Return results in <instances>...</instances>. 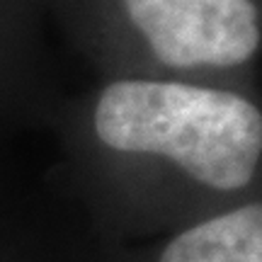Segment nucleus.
Wrapping results in <instances>:
<instances>
[{
	"instance_id": "f257e3e1",
	"label": "nucleus",
	"mask_w": 262,
	"mask_h": 262,
	"mask_svg": "<svg viewBox=\"0 0 262 262\" xmlns=\"http://www.w3.org/2000/svg\"><path fill=\"white\" fill-rule=\"evenodd\" d=\"M104 146L178 163L214 189L248 185L262 156V114L228 90L163 80L112 83L95 107Z\"/></svg>"
},
{
	"instance_id": "f03ea898",
	"label": "nucleus",
	"mask_w": 262,
	"mask_h": 262,
	"mask_svg": "<svg viewBox=\"0 0 262 262\" xmlns=\"http://www.w3.org/2000/svg\"><path fill=\"white\" fill-rule=\"evenodd\" d=\"M131 25L160 63L231 68L260 47L255 0H122Z\"/></svg>"
},
{
	"instance_id": "7ed1b4c3",
	"label": "nucleus",
	"mask_w": 262,
	"mask_h": 262,
	"mask_svg": "<svg viewBox=\"0 0 262 262\" xmlns=\"http://www.w3.org/2000/svg\"><path fill=\"white\" fill-rule=\"evenodd\" d=\"M160 262H262V202L185 231Z\"/></svg>"
}]
</instances>
